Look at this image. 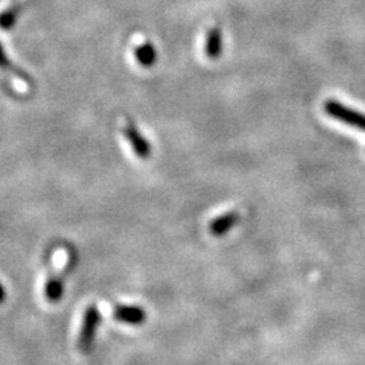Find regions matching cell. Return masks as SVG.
Wrapping results in <instances>:
<instances>
[{
    "instance_id": "cell-1",
    "label": "cell",
    "mask_w": 365,
    "mask_h": 365,
    "mask_svg": "<svg viewBox=\"0 0 365 365\" xmlns=\"http://www.w3.org/2000/svg\"><path fill=\"white\" fill-rule=\"evenodd\" d=\"M324 111L330 118H334L346 125H350V127H355L361 131H365V114L342 106L338 101H326Z\"/></svg>"
},
{
    "instance_id": "cell-2",
    "label": "cell",
    "mask_w": 365,
    "mask_h": 365,
    "mask_svg": "<svg viewBox=\"0 0 365 365\" xmlns=\"http://www.w3.org/2000/svg\"><path fill=\"white\" fill-rule=\"evenodd\" d=\"M99 323H101L99 309L96 306H88L87 311L84 312L81 334H79V341H78L79 350L87 353L91 349V346H93L96 329H98Z\"/></svg>"
},
{
    "instance_id": "cell-3",
    "label": "cell",
    "mask_w": 365,
    "mask_h": 365,
    "mask_svg": "<svg viewBox=\"0 0 365 365\" xmlns=\"http://www.w3.org/2000/svg\"><path fill=\"white\" fill-rule=\"evenodd\" d=\"M125 137H127V140L130 142L133 151L140 158L145 160L151 155V143L145 139L142 133L137 130V127H134L133 123H128L127 127H125Z\"/></svg>"
},
{
    "instance_id": "cell-4",
    "label": "cell",
    "mask_w": 365,
    "mask_h": 365,
    "mask_svg": "<svg viewBox=\"0 0 365 365\" xmlns=\"http://www.w3.org/2000/svg\"><path fill=\"white\" fill-rule=\"evenodd\" d=\"M114 318L125 324L139 326L145 322V312L139 306H123L118 304L114 307Z\"/></svg>"
},
{
    "instance_id": "cell-5",
    "label": "cell",
    "mask_w": 365,
    "mask_h": 365,
    "mask_svg": "<svg viewBox=\"0 0 365 365\" xmlns=\"http://www.w3.org/2000/svg\"><path fill=\"white\" fill-rule=\"evenodd\" d=\"M204 52L210 60L220 58L222 53V31L220 28H212L207 32L204 44Z\"/></svg>"
},
{
    "instance_id": "cell-6",
    "label": "cell",
    "mask_w": 365,
    "mask_h": 365,
    "mask_svg": "<svg viewBox=\"0 0 365 365\" xmlns=\"http://www.w3.org/2000/svg\"><path fill=\"white\" fill-rule=\"evenodd\" d=\"M237 221H239V215L236 212L221 215L210 222V227H209L210 233L213 236H224L232 230V228L237 224Z\"/></svg>"
},
{
    "instance_id": "cell-7",
    "label": "cell",
    "mask_w": 365,
    "mask_h": 365,
    "mask_svg": "<svg viewBox=\"0 0 365 365\" xmlns=\"http://www.w3.org/2000/svg\"><path fill=\"white\" fill-rule=\"evenodd\" d=\"M135 58L143 67H153L157 61V51L151 43H143L135 48Z\"/></svg>"
},
{
    "instance_id": "cell-8",
    "label": "cell",
    "mask_w": 365,
    "mask_h": 365,
    "mask_svg": "<svg viewBox=\"0 0 365 365\" xmlns=\"http://www.w3.org/2000/svg\"><path fill=\"white\" fill-rule=\"evenodd\" d=\"M63 291H64V284L61 277H51L46 283V288H44V295L46 299L49 302H58L61 297H63Z\"/></svg>"
},
{
    "instance_id": "cell-9",
    "label": "cell",
    "mask_w": 365,
    "mask_h": 365,
    "mask_svg": "<svg viewBox=\"0 0 365 365\" xmlns=\"http://www.w3.org/2000/svg\"><path fill=\"white\" fill-rule=\"evenodd\" d=\"M0 68H4V71L13 72V73H16L17 76H20L21 79H28L26 73H23L21 71H19V68L8 60V56H6V53H5L4 48H2V44H0Z\"/></svg>"
},
{
    "instance_id": "cell-10",
    "label": "cell",
    "mask_w": 365,
    "mask_h": 365,
    "mask_svg": "<svg viewBox=\"0 0 365 365\" xmlns=\"http://www.w3.org/2000/svg\"><path fill=\"white\" fill-rule=\"evenodd\" d=\"M17 19V9H8L4 14H0V28L9 29L14 26Z\"/></svg>"
},
{
    "instance_id": "cell-11",
    "label": "cell",
    "mask_w": 365,
    "mask_h": 365,
    "mask_svg": "<svg viewBox=\"0 0 365 365\" xmlns=\"http://www.w3.org/2000/svg\"><path fill=\"white\" fill-rule=\"evenodd\" d=\"M5 300V288L2 287V283H0V303Z\"/></svg>"
}]
</instances>
